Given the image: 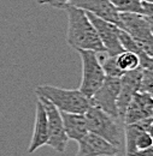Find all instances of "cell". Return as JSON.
<instances>
[{
    "label": "cell",
    "instance_id": "obj_7",
    "mask_svg": "<svg viewBox=\"0 0 153 156\" xmlns=\"http://www.w3.org/2000/svg\"><path fill=\"white\" fill-rule=\"evenodd\" d=\"M119 78L106 76L100 88L91 98V106H95L109 115L118 119L117 98L119 94Z\"/></svg>",
    "mask_w": 153,
    "mask_h": 156
},
{
    "label": "cell",
    "instance_id": "obj_17",
    "mask_svg": "<svg viewBox=\"0 0 153 156\" xmlns=\"http://www.w3.org/2000/svg\"><path fill=\"white\" fill-rule=\"evenodd\" d=\"M118 12H133L142 15L141 0H109Z\"/></svg>",
    "mask_w": 153,
    "mask_h": 156
},
{
    "label": "cell",
    "instance_id": "obj_4",
    "mask_svg": "<svg viewBox=\"0 0 153 156\" xmlns=\"http://www.w3.org/2000/svg\"><path fill=\"white\" fill-rule=\"evenodd\" d=\"M82 60V80L78 90L88 98H91L100 88L105 79V72L94 51L76 49Z\"/></svg>",
    "mask_w": 153,
    "mask_h": 156
},
{
    "label": "cell",
    "instance_id": "obj_1",
    "mask_svg": "<svg viewBox=\"0 0 153 156\" xmlns=\"http://www.w3.org/2000/svg\"><path fill=\"white\" fill-rule=\"evenodd\" d=\"M62 10H65L68 15L66 42L69 46L75 49L105 52L86 11L68 4L62 6Z\"/></svg>",
    "mask_w": 153,
    "mask_h": 156
},
{
    "label": "cell",
    "instance_id": "obj_13",
    "mask_svg": "<svg viewBox=\"0 0 153 156\" xmlns=\"http://www.w3.org/2000/svg\"><path fill=\"white\" fill-rule=\"evenodd\" d=\"M124 139H125V153L127 156L137 150L153 147L152 133L145 132L136 124H127L123 126Z\"/></svg>",
    "mask_w": 153,
    "mask_h": 156
},
{
    "label": "cell",
    "instance_id": "obj_19",
    "mask_svg": "<svg viewBox=\"0 0 153 156\" xmlns=\"http://www.w3.org/2000/svg\"><path fill=\"white\" fill-rule=\"evenodd\" d=\"M141 130H144L145 132H148V133H152V127H153V118H145V119H141L139 121L135 122Z\"/></svg>",
    "mask_w": 153,
    "mask_h": 156
},
{
    "label": "cell",
    "instance_id": "obj_18",
    "mask_svg": "<svg viewBox=\"0 0 153 156\" xmlns=\"http://www.w3.org/2000/svg\"><path fill=\"white\" fill-rule=\"evenodd\" d=\"M139 91L148 94L153 93V69H142Z\"/></svg>",
    "mask_w": 153,
    "mask_h": 156
},
{
    "label": "cell",
    "instance_id": "obj_12",
    "mask_svg": "<svg viewBox=\"0 0 153 156\" xmlns=\"http://www.w3.org/2000/svg\"><path fill=\"white\" fill-rule=\"evenodd\" d=\"M119 149L110 144L107 140L88 132L78 140V151L76 156H98V155H118Z\"/></svg>",
    "mask_w": 153,
    "mask_h": 156
},
{
    "label": "cell",
    "instance_id": "obj_21",
    "mask_svg": "<svg viewBox=\"0 0 153 156\" xmlns=\"http://www.w3.org/2000/svg\"><path fill=\"white\" fill-rule=\"evenodd\" d=\"M128 156H153V147L142 149V150H137V151H135Z\"/></svg>",
    "mask_w": 153,
    "mask_h": 156
},
{
    "label": "cell",
    "instance_id": "obj_11",
    "mask_svg": "<svg viewBox=\"0 0 153 156\" xmlns=\"http://www.w3.org/2000/svg\"><path fill=\"white\" fill-rule=\"evenodd\" d=\"M153 115L152 94L137 91L132 98L123 118V124H134L136 121Z\"/></svg>",
    "mask_w": 153,
    "mask_h": 156
},
{
    "label": "cell",
    "instance_id": "obj_22",
    "mask_svg": "<svg viewBox=\"0 0 153 156\" xmlns=\"http://www.w3.org/2000/svg\"><path fill=\"white\" fill-rule=\"evenodd\" d=\"M142 1H148V2H153V0H142Z\"/></svg>",
    "mask_w": 153,
    "mask_h": 156
},
{
    "label": "cell",
    "instance_id": "obj_10",
    "mask_svg": "<svg viewBox=\"0 0 153 156\" xmlns=\"http://www.w3.org/2000/svg\"><path fill=\"white\" fill-rule=\"evenodd\" d=\"M68 5L78 7L98 18L110 22L119 28V12L109 0H70Z\"/></svg>",
    "mask_w": 153,
    "mask_h": 156
},
{
    "label": "cell",
    "instance_id": "obj_5",
    "mask_svg": "<svg viewBox=\"0 0 153 156\" xmlns=\"http://www.w3.org/2000/svg\"><path fill=\"white\" fill-rule=\"evenodd\" d=\"M119 29L141 43L146 52L153 55L152 20L133 12H119Z\"/></svg>",
    "mask_w": 153,
    "mask_h": 156
},
{
    "label": "cell",
    "instance_id": "obj_8",
    "mask_svg": "<svg viewBox=\"0 0 153 156\" xmlns=\"http://www.w3.org/2000/svg\"><path fill=\"white\" fill-rule=\"evenodd\" d=\"M87 15L98 33L99 40H100L105 52L109 55H117V54L122 53L124 49L119 42V28L110 22L98 18L88 12H87Z\"/></svg>",
    "mask_w": 153,
    "mask_h": 156
},
{
    "label": "cell",
    "instance_id": "obj_14",
    "mask_svg": "<svg viewBox=\"0 0 153 156\" xmlns=\"http://www.w3.org/2000/svg\"><path fill=\"white\" fill-rule=\"evenodd\" d=\"M48 125H47V115L46 111L38 98L36 101V112H35V124H34V131L33 137L30 140V144L28 147V153L33 154L43 145L48 144Z\"/></svg>",
    "mask_w": 153,
    "mask_h": 156
},
{
    "label": "cell",
    "instance_id": "obj_2",
    "mask_svg": "<svg viewBox=\"0 0 153 156\" xmlns=\"http://www.w3.org/2000/svg\"><path fill=\"white\" fill-rule=\"evenodd\" d=\"M36 95L53 103L60 112L84 114L91 107V98L84 96L78 89H63L48 84L39 85Z\"/></svg>",
    "mask_w": 153,
    "mask_h": 156
},
{
    "label": "cell",
    "instance_id": "obj_15",
    "mask_svg": "<svg viewBox=\"0 0 153 156\" xmlns=\"http://www.w3.org/2000/svg\"><path fill=\"white\" fill-rule=\"evenodd\" d=\"M60 115H62V120H63L65 135L69 139L78 142L82 137H84L89 132L88 127H87L84 114L60 112Z\"/></svg>",
    "mask_w": 153,
    "mask_h": 156
},
{
    "label": "cell",
    "instance_id": "obj_6",
    "mask_svg": "<svg viewBox=\"0 0 153 156\" xmlns=\"http://www.w3.org/2000/svg\"><path fill=\"white\" fill-rule=\"evenodd\" d=\"M38 98L41 101V103L46 111V115H47L48 136H50L47 145L53 148L58 153H64L66 149L69 138L66 137L65 131H64V125H63V120H62V115H60V111L46 98H40V96H38Z\"/></svg>",
    "mask_w": 153,
    "mask_h": 156
},
{
    "label": "cell",
    "instance_id": "obj_9",
    "mask_svg": "<svg viewBox=\"0 0 153 156\" xmlns=\"http://www.w3.org/2000/svg\"><path fill=\"white\" fill-rule=\"evenodd\" d=\"M142 69L139 67L134 71L124 72L119 78V94L117 98V111H118V119L123 122V118L125 109L130 102L132 98L139 91L140 78H141Z\"/></svg>",
    "mask_w": 153,
    "mask_h": 156
},
{
    "label": "cell",
    "instance_id": "obj_20",
    "mask_svg": "<svg viewBox=\"0 0 153 156\" xmlns=\"http://www.w3.org/2000/svg\"><path fill=\"white\" fill-rule=\"evenodd\" d=\"M38 1L40 5H48V6H52V7L62 9V6L68 4L70 0H38Z\"/></svg>",
    "mask_w": 153,
    "mask_h": 156
},
{
    "label": "cell",
    "instance_id": "obj_3",
    "mask_svg": "<svg viewBox=\"0 0 153 156\" xmlns=\"http://www.w3.org/2000/svg\"><path fill=\"white\" fill-rule=\"evenodd\" d=\"M84 117L89 132L101 137L121 150L124 132L118 119L109 115L95 106H91L86 111Z\"/></svg>",
    "mask_w": 153,
    "mask_h": 156
},
{
    "label": "cell",
    "instance_id": "obj_16",
    "mask_svg": "<svg viewBox=\"0 0 153 156\" xmlns=\"http://www.w3.org/2000/svg\"><path fill=\"white\" fill-rule=\"evenodd\" d=\"M116 64L122 72H129L140 67V59L132 52L123 51L116 55Z\"/></svg>",
    "mask_w": 153,
    "mask_h": 156
},
{
    "label": "cell",
    "instance_id": "obj_23",
    "mask_svg": "<svg viewBox=\"0 0 153 156\" xmlns=\"http://www.w3.org/2000/svg\"><path fill=\"white\" fill-rule=\"evenodd\" d=\"M98 156H117V155H98Z\"/></svg>",
    "mask_w": 153,
    "mask_h": 156
}]
</instances>
